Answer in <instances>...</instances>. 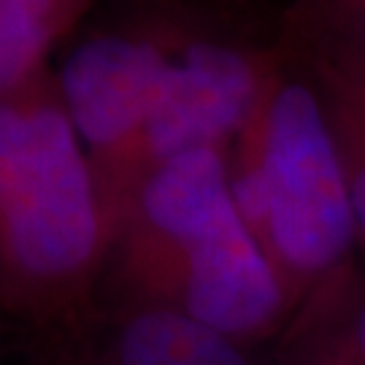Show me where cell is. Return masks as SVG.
<instances>
[{
	"instance_id": "6da1fadb",
	"label": "cell",
	"mask_w": 365,
	"mask_h": 365,
	"mask_svg": "<svg viewBox=\"0 0 365 365\" xmlns=\"http://www.w3.org/2000/svg\"><path fill=\"white\" fill-rule=\"evenodd\" d=\"M101 306H157L249 349L284 333L292 309L235 206L227 149L157 165L122 211L101 279Z\"/></svg>"
},
{
	"instance_id": "7a4b0ae2",
	"label": "cell",
	"mask_w": 365,
	"mask_h": 365,
	"mask_svg": "<svg viewBox=\"0 0 365 365\" xmlns=\"http://www.w3.org/2000/svg\"><path fill=\"white\" fill-rule=\"evenodd\" d=\"M108 247L90 157L46 66L0 95V300L43 339L84 325Z\"/></svg>"
},
{
	"instance_id": "3957f363",
	"label": "cell",
	"mask_w": 365,
	"mask_h": 365,
	"mask_svg": "<svg viewBox=\"0 0 365 365\" xmlns=\"http://www.w3.org/2000/svg\"><path fill=\"white\" fill-rule=\"evenodd\" d=\"M230 187L295 319L360 244L349 179L317 81L271 71L230 146Z\"/></svg>"
},
{
	"instance_id": "277c9868",
	"label": "cell",
	"mask_w": 365,
	"mask_h": 365,
	"mask_svg": "<svg viewBox=\"0 0 365 365\" xmlns=\"http://www.w3.org/2000/svg\"><path fill=\"white\" fill-rule=\"evenodd\" d=\"M173 46L176 38L101 30L78 41L57 71L98 182L108 235L130 195L133 160L160 101Z\"/></svg>"
},
{
	"instance_id": "5b68a950",
	"label": "cell",
	"mask_w": 365,
	"mask_h": 365,
	"mask_svg": "<svg viewBox=\"0 0 365 365\" xmlns=\"http://www.w3.org/2000/svg\"><path fill=\"white\" fill-rule=\"evenodd\" d=\"M43 365H255L244 346L157 306H101L43 339Z\"/></svg>"
},
{
	"instance_id": "8992f818",
	"label": "cell",
	"mask_w": 365,
	"mask_h": 365,
	"mask_svg": "<svg viewBox=\"0 0 365 365\" xmlns=\"http://www.w3.org/2000/svg\"><path fill=\"white\" fill-rule=\"evenodd\" d=\"M95 0H0V95L46 68V57Z\"/></svg>"
},
{
	"instance_id": "52a82bcc",
	"label": "cell",
	"mask_w": 365,
	"mask_h": 365,
	"mask_svg": "<svg viewBox=\"0 0 365 365\" xmlns=\"http://www.w3.org/2000/svg\"><path fill=\"white\" fill-rule=\"evenodd\" d=\"M317 87L322 92L327 117L339 141L357 220V238L365 247V68L319 57Z\"/></svg>"
},
{
	"instance_id": "ba28073f",
	"label": "cell",
	"mask_w": 365,
	"mask_h": 365,
	"mask_svg": "<svg viewBox=\"0 0 365 365\" xmlns=\"http://www.w3.org/2000/svg\"><path fill=\"white\" fill-rule=\"evenodd\" d=\"M300 312L325 327L349 363L365 365V279L352 276L349 265L314 292Z\"/></svg>"
},
{
	"instance_id": "9c48e42d",
	"label": "cell",
	"mask_w": 365,
	"mask_h": 365,
	"mask_svg": "<svg viewBox=\"0 0 365 365\" xmlns=\"http://www.w3.org/2000/svg\"><path fill=\"white\" fill-rule=\"evenodd\" d=\"M312 6L330 36L319 57L365 68V0H312Z\"/></svg>"
},
{
	"instance_id": "30bf717a",
	"label": "cell",
	"mask_w": 365,
	"mask_h": 365,
	"mask_svg": "<svg viewBox=\"0 0 365 365\" xmlns=\"http://www.w3.org/2000/svg\"><path fill=\"white\" fill-rule=\"evenodd\" d=\"M276 365H352L312 314L298 312L284 330Z\"/></svg>"
}]
</instances>
